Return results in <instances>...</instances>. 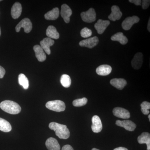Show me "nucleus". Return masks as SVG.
<instances>
[{
  "mask_svg": "<svg viewBox=\"0 0 150 150\" xmlns=\"http://www.w3.org/2000/svg\"><path fill=\"white\" fill-rule=\"evenodd\" d=\"M49 128L54 130L56 136L60 139H67L70 137V131L66 125L51 122L49 124Z\"/></svg>",
  "mask_w": 150,
  "mask_h": 150,
  "instance_id": "obj_1",
  "label": "nucleus"
},
{
  "mask_svg": "<svg viewBox=\"0 0 150 150\" xmlns=\"http://www.w3.org/2000/svg\"><path fill=\"white\" fill-rule=\"evenodd\" d=\"M0 108L5 112L11 114H18L21 110V107L19 104L10 100H6L1 102Z\"/></svg>",
  "mask_w": 150,
  "mask_h": 150,
  "instance_id": "obj_2",
  "label": "nucleus"
},
{
  "mask_svg": "<svg viewBox=\"0 0 150 150\" xmlns=\"http://www.w3.org/2000/svg\"><path fill=\"white\" fill-rule=\"evenodd\" d=\"M46 106L49 110L58 112L64 111L66 109L64 102L58 100L48 101L46 103Z\"/></svg>",
  "mask_w": 150,
  "mask_h": 150,
  "instance_id": "obj_3",
  "label": "nucleus"
},
{
  "mask_svg": "<svg viewBox=\"0 0 150 150\" xmlns=\"http://www.w3.org/2000/svg\"><path fill=\"white\" fill-rule=\"evenodd\" d=\"M81 16L82 20L88 23H91L96 20V13L93 8H90L86 11L83 12L81 14Z\"/></svg>",
  "mask_w": 150,
  "mask_h": 150,
  "instance_id": "obj_4",
  "label": "nucleus"
},
{
  "mask_svg": "<svg viewBox=\"0 0 150 150\" xmlns=\"http://www.w3.org/2000/svg\"><path fill=\"white\" fill-rule=\"evenodd\" d=\"M22 28H23L24 32L26 33H29L31 31L32 29V23L29 18L23 19L19 23L16 27V32H19Z\"/></svg>",
  "mask_w": 150,
  "mask_h": 150,
  "instance_id": "obj_5",
  "label": "nucleus"
},
{
  "mask_svg": "<svg viewBox=\"0 0 150 150\" xmlns=\"http://www.w3.org/2000/svg\"><path fill=\"white\" fill-rule=\"evenodd\" d=\"M140 21L139 18L136 16L128 17L125 18L122 23V27L125 30H128L131 29L133 25L138 23Z\"/></svg>",
  "mask_w": 150,
  "mask_h": 150,
  "instance_id": "obj_6",
  "label": "nucleus"
},
{
  "mask_svg": "<svg viewBox=\"0 0 150 150\" xmlns=\"http://www.w3.org/2000/svg\"><path fill=\"white\" fill-rule=\"evenodd\" d=\"M99 42V39L96 36L87 38L81 41L79 45L81 47H87L89 48H92L96 46Z\"/></svg>",
  "mask_w": 150,
  "mask_h": 150,
  "instance_id": "obj_7",
  "label": "nucleus"
},
{
  "mask_svg": "<svg viewBox=\"0 0 150 150\" xmlns=\"http://www.w3.org/2000/svg\"><path fill=\"white\" fill-rule=\"evenodd\" d=\"M144 56L142 53H137L135 54L131 61V66L135 69L139 70L143 64Z\"/></svg>",
  "mask_w": 150,
  "mask_h": 150,
  "instance_id": "obj_8",
  "label": "nucleus"
},
{
  "mask_svg": "<svg viewBox=\"0 0 150 150\" xmlns=\"http://www.w3.org/2000/svg\"><path fill=\"white\" fill-rule=\"evenodd\" d=\"M115 124L117 126L123 127L127 131H132L136 129L137 125L133 121L130 120H124L120 121L117 120Z\"/></svg>",
  "mask_w": 150,
  "mask_h": 150,
  "instance_id": "obj_9",
  "label": "nucleus"
},
{
  "mask_svg": "<svg viewBox=\"0 0 150 150\" xmlns=\"http://www.w3.org/2000/svg\"><path fill=\"white\" fill-rule=\"evenodd\" d=\"M72 11L69 6L66 4H64L62 6L61 8V16L64 19L66 23H69L70 20V17L72 15Z\"/></svg>",
  "mask_w": 150,
  "mask_h": 150,
  "instance_id": "obj_10",
  "label": "nucleus"
},
{
  "mask_svg": "<svg viewBox=\"0 0 150 150\" xmlns=\"http://www.w3.org/2000/svg\"><path fill=\"white\" fill-rule=\"evenodd\" d=\"M91 129L94 133H99L102 131L103 126L101 120L98 115H94L92 118Z\"/></svg>",
  "mask_w": 150,
  "mask_h": 150,
  "instance_id": "obj_11",
  "label": "nucleus"
},
{
  "mask_svg": "<svg viewBox=\"0 0 150 150\" xmlns=\"http://www.w3.org/2000/svg\"><path fill=\"white\" fill-rule=\"evenodd\" d=\"M113 115L118 118L128 119L130 118V112L126 109L120 107H116L112 110Z\"/></svg>",
  "mask_w": 150,
  "mask_h": 150,
  "instance_id": "obj_12",
  "label": "nucleus"
},
{
  "mask_svg": "<svg viewBox=\"0 0 150 150\" xmlns=\"http://www.w3.org/2000/svg\"><path fill=\"white\" fill-rule=\"evenodd\" d=\"M111 10V13L108 16L110 20L115 21L121 19L122 16V13L119 7L115 5L112 6Z\"/></svg>",
  "mask_w": 150,
  "mask_h": 150,
  "instance_id": "obj_13",
  "label": "nucleus"
},
{
  "mask_svg": "<svg viewBox=\"0 0 150 150\" xmlns=\"http://www.w3.org/2000/svg\"><path fill=\"white\" fill-rule=\"evenodd\" d=\"M110 24L109 21L99 19L95 24L94 27L98 34H102Z\"/></svg>",
  "mask_w": 150,
  "mask_h": 150,
  "instance_id": "obj_14",
  "label": "nucleus"
},
{
  "mask_svg": "<svg viewBox=\"0 0 150 150\" xmlns=\"http://www.w3.org/2000/svg\"><path fill=\"white\" fill-rule=\"evenodd\" d=\"M54 43V41L53 39L49 38H46L40 41V46L43 48L44 52L48 55H50L51 53L50 47L53 46Z\"/></svg>",
  "mask_w": 150,
  "mask_h": 150,
  "instance_id": "obj_15",
  "label": "nucleus"
},
{
  "mask_svg": "<svg viewBox=\"0 0 150 150\" xmlns=\"http://www.w3.org/2000/svg\"><path fill=\"white\" fill-rule=\"evenodd\" d=\"M33 50L35 53V56L39 62H43L46 60V56L43 48L38 45L33 46Z\"/></svg>",
  "mask_w": 150,
  "mask_h": 150,
  "instance_id": "obj_16",
  "label": "nucleus"
},
{
  "mask_svg": "<svg viewBox=\"0 0 150 150\" xmlns=\"http://www.w3.org/2000/svg\"><path fill=\"white\" fill-rule=\"evenodd\" d=\"M46 146L48 150H60L61 147L59 142L54 138H49L46 140Z\"/></svg>",
  "mask_w": 150,
  "mask_h": 150,
  "instance_id": "obj_17",
  "label": "nucleus"
},
{
  "mask_svg": "<svg viewBox=\"0 0 150 150\" xmlns=\"http://www.w3.org/2000/svg\"><path fill=\"white\" fill-rule=\"evenodd\" d=\"M112 70V67L109 65H102L97 68L96 72L99 76H105L110 74Z\"/></svg>",
  "mask_w": 150,
  "mask_h": 150,
  "instance_id": "obj_18",
  "label": "nucleus"
},
{
  "mask_svg": "<svg viewBox=\"0 0 150 150\" xmlns=\"http://www.w3.org/2000/svg\"><path fill=\"white\" fill-rule=\"evenodd\" d=\"M22 6L21 4L19 2L15 3L11 10V15L13 19L18 18L22 12Z\"/></svg>",
  "mask_w": 150,
  "mask_h": 150,
  "instance_id": "obj_19",
  "label": "nucleus"
},
{
  "mask_svg": "<svg viewBox=\"0 0 150 150\" xmlns=\"http://www.w3.org/2000/svg\"><path fill=\"white\" fill-rule=\"evenodd\" d=\"M110 83L118 89L122 90L127 84V81L124 79L115 78L110 80Z\"/></svg>",
  "mask_w": 150,
  "mask_h": 150,
  "instance_id": "obj_20",
  "label": "nucleus"
},
{
  "mask_svg": "<svg viewBox=\"0 0 150 150\" xmlns=\"http://www.w3.org/2000/svg\"><path fill=\"white\" fill-rule=\"evenodd\" d=\"M138 142L140 144H146L147 150H150V134L148 132H144L138 138Z\"/></svg>",
  "mask_w": 150,
  "mask_h": 150,
  "instance_id": "obj_21",
  "label": "nucleus"
},
{
  "mask_svg": "<svg viewBox=\"0 0 150 150\" xmlns=\"http://www.w3.org/2000/svg\"><path fill=\"white\" fill-rule=\"evenodd\" d=\"M46 35L51 39H58L59 38V33L56 28L53 25L48 26L46 31Z\"/></svg>",
  "mask_w": 150,
  "mask_h": 150,
  "instance_id": "obj_22",
  "label": "nucleus"
},
{
  "mask_svg": "<svg viewBox=\"0 0 150 150\" xmlns=\"http://www.w3.org/2000/svg\"><path fill=\"white\" fill-rule=\"evenodd\" d=\"M111 40L113 41H118L122 45H125L128 43V38L123 35V33L118 32L112 35Z\"/></svg>",
  "mask_w": 150,
  "mask_h": 150,
  "instance_id": "obj_23",
  "label": "nucleus"
},
{
  "mask_svg": "<svg viewBox=\"0 0 150 150\" xmlns=\"http://www.w3.org/2000/svg\"><path fill=\"white\" fill-rule=\"evenodd\" d=\"M59 8H55L45 14L44 17L48 20H55L59 17Z\"/></svg>",
  "mask_w": 150,
  "mask_h": 150,
  "instance_id": "obj_24",
  "label": "nucleus"
},
{
  "mask_svg": "<svg viewBox=\"0 0 150 150\" xmlns=\"http://www.w3.org/2000/svg\"><path fill=\"white\" fill-rule=\"evenodd\" d=\"M11 130L10 123L6 120L0 118V130L4 132H9Z\"/></svg>",
  "mask_w": 150,
  "mask_h": 150,
  "instance_id": "obj_25",
  "label": "nucleus"
},
{
  "mask_svg": "<svg viewBox=\"0 0 150 150\" xmlns=\"http://www.w3.org/2000/svg\"><path fill=\"white\" fill-rule=\"evenodd\" d=\"M18 83L21 86H22L25 89H27L29 87V81L26 76L21 74L18 76Z\"/></svg>",
  "mask_w": 150,
  "mask_h": 150,
  "instance_id": "obj_26",
  "label": "nucleus"
},
{
  "mask_svg": "<svg viewBox=\"0 0 150 150\" xmlns=\"http://www.w3.org/2000/svg\"><path fill=\"white\" fill-rule=\"evenodd\" d=\"M61 83L65 88L69 87L71 83V78L69 75L64 74L62 75L61 78Z\"/></svg>",
  "mask_w": 150,
  "mask_h": 150,
  "instance_id": "obj_27",
  "label": "nucleus"
},
{
  "mask_svg": "<svg viewBox=\"0 0 150 150\" xmlns=\"http://www.w3.org/2000/svg\"><path fill=\"white\" fill-rule=\"evenodd\" d=\"M88 99L86 98L75 100L73 101V105L75 107H81L86 104Z\"/></svg>",
  "mask_w": 150,
  "mask_h": 150,
  "instance_id": "obj_28",
  "label": "nucleus"
},
{
  "mask_svg": "<svg viewBox=\"0 0 150 150\" xmlns=\"http://www.w3.org/2000/svg\"><path fill=\"white\" fill-rule=\"evenodd\" d=\"M141 110L143 114L148 115L149 114L150 109V103L147 101H144L141 104Z\"/></svg>",
  "mask_w": 150,
  "mask_h": 150,
  "instance_id": "obj_29",
  "label": "nucleus"
},
{
  "mask_svg": "<svg viewBox=\"0 0 150 150\" xmlns=\"http://www.w3.org/2000/svg\"><path fill=\"white\" fill-rule=\"evenodd\" d=\"M92 34V30L87 28H84L81 30V36L84 38H87L90 37Z\"/></svg>",
  "mask_w": 150,
  "mask_h": 150,
  "instance_id": "obj_30",
  "label": "nucleus"
},
{
  "mask_svg": "<svg viewBox=\"0 0 150 150\" xmlns=\"http://www.w3.org/2000/svg\"><path fill=\"white\" fill-rule=\"evenodd\" d=\"M150 1L149 0H143L142 1V7L143 9H146L149 6Z\"/></svg>",
  "mask_w": 150,
  "mask_h": 150,
  "instance_id": "obj_31",
  "label": "nucleus"
},
{
  "mask_svg": "<svg viewBox=\"0 0 150 150\" xmlns=\"http://www.w3.org/2000/svg\"><path fill=\"white\" fill-rule=\"evenodd\" d=\"M6 71L3 67L0 66V79H2L5 74Z\"/></svg>",
  "mask_w": 150,
  "mask_h": 150,
  "instance_id": "obj_32",
  "label": "nucleus"
},
{
  "mask_svg": "<svg viewBox=\"0 0 150 150\" xmlns=\"http://www.w3.org/2000/svg\"><path fill=\"white\" fill-rule=\"evenodd\" d=\"M129 2L133 3L137 6H140L141 5L142 1L141 0H129Z\"/></svg>",
  "mask_w": 150,
  "mask_h": 150,
  "instance_id": "obj_33",
  "label": "nucleus"
},
{
  "mask_svg": "<svg viewBox=\"0 0 150 150\" xmlns=\"http://www.w3.org/2000/svg\"><path fill=\"white\" fill-rule=\"evenodd\" d=\"M62 150H74L72 147L69 145H66L62 148Z\"/></svg>",
  "mask_w": 150,
  "mask_h": 150,
  "instance_id": "obj_34",
  "label": "nucleus"
},
{
  "mask_svg": "<svg viewBox=\"0 0 150 150\" xmlns=\"http://www.w3.org/2000/svg\"><path fill=\"white\" fill-rule=\"evenodd\" d=\"M113 150H128V149L125 147H119L115 148Z\"/></svg>",
  "mask_w": 150,
  "mask_h": 150,
  "instance_id": "obj_35",
  "label": "nucleus"
},
{
  "mask_svg": "<svg viewBox=\"0 0 150 150\" xmlns=\"http://www.w3.org/2000/svg\"><path fill=\"white\" fill-rule=\"evenodd\" d=\"M150 19H149V22H148V26H147V28H148V31H149V32H150Z\"/></svg>",
  "mask_w": 150,
  "mask_h": 150,
  "instance_id": "obj_36",
  "label": "nucleus"
},
{
  "mask_svg": "<svg viewBox=\"0 0 150 150\" xmlns=\"http://www.w3.org/2000/svg\"><path fill=\"white\" fill-rule=\"evenodd\" d=\"M91 150H100L99 149H96V148H93V149H92Z\"/></svg>",
  "mask_w": 150,
  "mask_h": 150,
  "instance_id": "obj_37",
  "label": "nucleus"
},
{
  "mask_svg": "<svg viewBox=\"0 0 150 150\" xmlns=\"http://www.w3.org/2000/svg\"><path fill=\"white\" fill-rule=\"evenodd\" d=\"M148 118H149V120L150 121V115L149 114V116H148Z\"/></svg>",
  "mask_w": 150,
  "mask_h": 150,
  "instance_id": "obj_38",
  "label": "nucleus"
},
{
  "mask_svg": "<svg viewBox=\"0 0 150 150\" xmlns=\"http://www.w3.org/2000/svg\"><path fill=\"white\" fill-rule=\"evenodd\" d=\"M1 28H0V36H1Z\"/></svg>",
  "mask_w": 150,
  "mask_h": 150,
  "instance_id": "obj_39",
  "label": "nucleus"
},
{
  "mask_svg": "<svg viewBox=\"0 0 150 150\" xmlns=\"http://www.w3.org/2000/svg\"><path fill=\"white\" fill-rule=\"evenodd\" d=\"M1 0H0V1H1Z\"/></svg>",
  "mask_w": 150,
  "mask_h": 150,
  "instance_id": "obj_40",
  "label": "nucleus"
}]
</instances>
